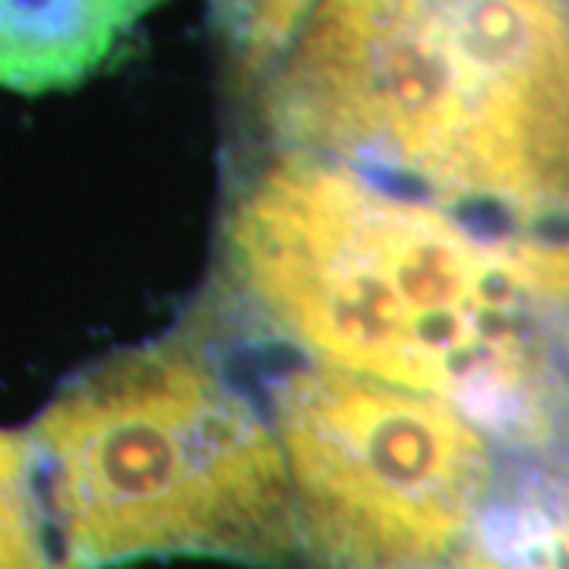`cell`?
<instances>
[{"label":"cell","mask_w":569,"mask_h":569,"mask_svg":"<svg viewBox=\"0 0 569 569\" xmlns=\"http://www.w3.org/2000/svg\"><path fill=\"white\" fill-rule=\"evenodd\" d=\"M224 269L317 365L443 399L522 459L569 456V234H485L279 146L228 206Z\"/></svg>","instance_id":"cell-1"},{"label":"cell","mask_w":569,"mask_h":569,"mask_svg":"<svg viewBox=\"0 0 569 569\" xmlns=\"http://www.w3.org/2000/svg\"><path fill=\"white\" fill-rule=\"evenodd\" d=\"M260 108L284 149L569 231V0H323Z\"/></svg>","instance_id":"cell-2"},{"label":"cell","mask_w":569,"mask_h":569,"mask_svg":"<svg viewBox=\"0 0 569 569\" xmlns=\"http://www.w3.org/2000/svg\"><path fill=\"white\" fill-rule=\"evenodd\" d=\"M29 440L61 569L146 557L284 567L301 553L276 427L187 339L77 373Z\"/></svg>","instance_id":"cell-3"},{"label":"cell","mask_w":569,"mask_h":569,"mask_svg":"<svg viewBox=\"0 0 569 569\" xmlns=\"http://www.w3.org/2000/svg\"><path fill=\"white\" fill-rule=\"evenodd\" d=\"M272 427L313 569H449L503 475L459 408L336 367L279 377Z\"/></svg>","instance_id":"cell-4"},{"label":"cell","mask_w":569,"mask_h":569,"mask_svg":"<svg viewBox=\"0 0 569 569\" xmlns=\"http://www.w3.org/2000/svg\"><path fill=\"white\" fill-rule=\"evenodd\" d=\"M164 0H0V89H77L118 58Z\"/></svg>","instance_id":"cell-5"},{"label":"cell","mask_w":569,"mask_h":569,"mask_svg":"<svg viewBox=\"0 0 569 569\" xmlns=\"http://www.w3.org/2000/svg\"><path fill=\"white\" fill-rule=\"evenodd\" d=\"M449 569H569V456H526Z\"/></svg>","instance_id":"cell-6"},{"label":"cell","mask_w":569,"mask_h":569,"mask_svg":"<svg viewBox=\"0 0 569 569\" xmlns=\"http://www.w3.org/2000/svg\"><path fill=\"white\" fill-rule=\"evenodd\" d=\"M29 433L0 430V569H61Z\"/></svg>","instance_id":"cell-7"},{"label":"cell","mask_w":569,"mask_h":569,"mask_svg":"<svg viewBox=\"0 0 569 569\" xmlns=\"http://www.w3.org/2000/svg\"><path fill=\"white\" fill-rule=\"evenodd\" d=\"M323 0H209L224 58L250 82H263L291 51Z\"/></svg>","instance_id":"cell-8"}]
</instances>
